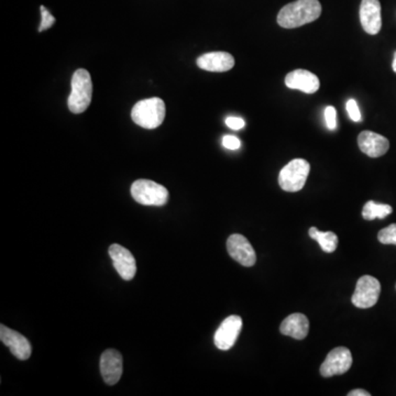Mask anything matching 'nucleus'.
<instances>
[{
    "label": "nucleus",
    "instance_id": "obj_13",
    "mask_svg": "<svg viewBox=\"0 0 396 396\" xmlns=\"http://www.w3.org/2000/svg\"><path fill=\"white\" fill-rule=\"evenodd\" d=\"M100 372L108 385H115L123 376V355L115 349H108L100 357Z\"/></svg>",
    "mask_w": 396,
    "mask_h": 396
},
{
    "label": "nucleus",
    "instance_id": "obj_11",
    "mask_svg": "<svg viewBox=\"0 0 396 396\" xmlns=\"http://www.w3.org/2000/svg\"><path fill=\"white\" fill-rule=\"evenodd\" d=\"M0 339L4 345L11 349V353L19 360H28L32 353V348L29 340L15 330L6 327L5 325L0 326Z\"/></svg>",
    "mask_w": 396,
    "mask_h": 396
},
{
    "label": "nucleus",
    "instance_id": "obj_3",
    "mask_svg": "<svg viewBox=\"0 0 396 396\" xmlns=\"http://www.w3.org/2000/svg\"><path fill=\"white\" fill-rule=\"evenodd\" d=\"M93 82L90 73L84 69H77L72 77V92L69 96V109L73 114H82L90 105Z\"/></svg>",
    "mask_w": 396,
    "mask_h": 396
},
{
    "label": "nucleus",
    "instance_id": "obj_7",
    "mask_svg": "<svg viewBox=\"0 0 396 396\" xmlns=\"http://www.w3.org/2000/svg\"><path fill=\"white\" fill-rule=\"evenodd\" d=\"M353 364V355L346 347H337L328 353L327 358L320 366V374L324 378L341 376L349 371Z\"/></svg>",
    "mask_w": 396,
    "mask_h": 396
},
{
    "label": "nucleus",
    "instance_id": "obj_6",
    "mask_svg": "<svg viewBox=\"0 0 396 396\" xmlns=\"http://www.w3.org/2000/svg\"><path fill=\"white\" fill-rule=\"evenodd\" d=\"M381 293V284L376 278L371 275L361 276L357 282L355 293L351 302L358 308H370L378 303Z\"/></svg>",
    "mask_w": 396,
    "mask_h": 396
},
{
    "label": "nucleus",
    "instance_id": "obj_25",
    "mask_svg": "<svg viewBox=\"0 0 396 396\" xmlns=\"http://www.w3.org/2000/svg\"><path fill=\"white\" fill-rule=\"evenodd\" d=\"M226 125L233 130H240L245 127V123L243 118L239 117H228L226 119Z\"/></svg>",
    "mask_w": 396,
    "mask_h": 396
},
{
    "label": "nucleus",
    "instance_id": "obj_22",
    "mask_svg": "<svg viewBox=\"0 0 396 396\" xmlns=\"http://www.w3.org/2000/svg\"><path fill=\"white\" fill-rule=\"evenodd\" d=\"M337 113H336L335 107L328 106L325 109V121L327 123V127L329 130H335L337 128Z\"/></svg>",
    "mask_w": 396,
    "mask_h": 396
},
{
    "label": "nucleus",
    "instance_id": "obj_23",
    "mask_svg": "<svg viewBox=\"0 0 396 396\" xmlns=\"http://www.w3.org/2000/svg\"><path fill=\"white\" fill-rule=\"evenodd\" d=\"M346 107H347V111L350 116L351 121H355V123L361 121L362 118H361L360 110H359L358 104L355 100H348Z\"/></svg>",
    "mask_w": 396,
    "mask_h": 396
},
{
    "label": "nucleus",
    "instance_id": "obj_1",
    "mask_svg": "<svg viewBox=\"0 0 396 396\" xmlns=\"http://www.w3.org/2000/svg\"><path fill=\"white\" fill-rule=\"evenodd\" d=\"M322 15L318 0H296L284 6L278 15V23L282 28L294 29L314 22Z\"/></svg>",
    "mask_w": 396,
    "mask_h": 396
},
{
    "label": "nucleus",
    "instance_id": "obj_10",
    "mask_svg": "<svg viewBox=\"0 0 396 396\" xmlns=\"http://www.w3.org/2000/svg\"><path fill=\"white\" fill-rule=\"evenodd\" d=\"M109 256L113 260L116 271L125 281H131L137 273V264L135 257L128 249L121 245H111L109 247Z\"/></svg>",
    "mask_w": 396,
    "mask_h": 396
},
{
    "label": "nucleus",
    "instance_id": "obj_27",
    "mask_svg": "<svg viewBox=\"0 0 396 396\" xmlns=\"http://www.w3.org/2000/svg\"><path fill=\"white\" fill-rule=\"evenodd\" d=\"M392 69H393L394 72L396 73V52L394 53L393 64H392Z\"/></svg>",
    "mask_w": 396,
    "mask_h": 396
},
{
    "label": "nucleus",
    "instance_id": "obj_24",
    "mask_svg": "<svg viewBox=\"0 0 396 396\" xmlns=\"http://www.w3.org/2000/svg\"><path fill=\"white\" fill-rule=\"evenodd\" d=\"M223 146L228 150H238L241 146V141L235 136H225L223 138Z\"/></svg>",
    "mask_w": 396,
    "mask_h": 396
},
{
    "label": "nucleus",
    "instance_id": "obj_20",
    "mask_svg": "<svg viewBox=\"0 0 396 396\" xmlns=\"http://www.w3.org/2000/svg\"><path fill=\"white\" fill-rule=\"evenodd\" d=\"M378 239L383 245H396V224H392L389 227L380 231L378 233Z\"/></svg>",
    "mask_w": 396,
    "mask_h": 396
},
{
    "label": "nucleus",
    "instance_id": "obj_5",
    "mask_svg": "<svg viewBox=\"0 0 396 396\" xmlns=\"http://www.w3.org/2000/svg\"><path fill=\"white\" fill-rule=\"evenodd\" d=\"M133 200L146 206H163L169 200V192L163 185L150 179H138L131 186Z\"/></svg>",
    "mask_w": 396,
    "mask_h": 396
},
{
    "label": "nucleus",
    "instance_id": "obj_17",
    "mask_svg": "<svg viewBox=\"0 0 396 396\" xmlns=\"http://www.w3.org/2000/svg\"><path fill=\"white\" fill-rule=\"evenodd\" d=\"M280 332L282 335L289 336L294 339H305L310 332V322L305 315L295 313L283 320Z\"/></svg>",
    "mask_w": 396,
    "mask_h": 396
},
{
    "label": "nucleus",
    "instance_id": "obj_18",
    "mask_svg": "<svg viewBox=\"0 0 396 396\" xmlns=\"http://www.w3.org/2000/svg\"><path fill=\"white\" fill-rule=\"evenodd\" d=\"M308 233H310V237L312 239L320 243V248L325 252L332 253L337 249L339 239H338L337 235L335 233H332V231H320L316 227H312Z\"/></svg>",
    "mask_w": 396,
    "mask_h": 396
},
{
    "label": "nucleus",
    "instance_id": "obj_2",
    "mask_svg": "<svg viewBox=\"0 0 396 396\" xmlns=\"http://www.w3.org/2000/svg\"><path fill=\"white\" fill-rule=\"evenodd\" d=\"M131 118L133 123L142 128H158L165 118V104L158 97L140 100L133 106Z\"/></svg>",
    "mask_w": 396,
    "mask_h": 396
},
{
    "label": "nucleus",
    "instance_id": "obj_21",
    "mask_svg": "<svg viewBox=\"0 0 396 396\" xmlns=\"http://www.w3.org/2000/svg\"><path fill=\"white\" fill-rule=\"evenodd\" d=\"M40 9H41L42 22L41 26L39 27V32H42V31L50 29L53 26L54 22H55V18L44 6H41Z\"/></svg>",
    "mask_w": 396,
    "mask_h": 396
},
{
    "label": "nucleus",
    "instance_id": "obj_8",
    "mask_svg": "<svg viewBox=\"0 0 396 396\" xmlns=\"http://www.w3.org/2000/svg\"><path fill=\"white\" fill-rule=\"evenodd\" d=\"M241 329H243V320L240 316L233 315L227 317L220 325L214 337L216 347L220 350H229L235 346L238 337L240 335Z\"/></svg>",
    "mask_w": 396,
    "mask_h": 396
},
{
    "label": "nucleus",
    "instance_id": "obj_15",
    "mask_svg": "<svg viewBox=\"0 0 396 396\" xmlns=\"http://www.w3.org/2000/svg\"><path fill=\"white\" fill-rule=\"evenodd\" d=\"M197 65L208 72H227L235 67V59L227 52H210L200 55L197 59Z\"/></svg>",
    "mask_w": 396,
    "mask_h": 396
},
{
    "label": "nucleus",
    "instance_id": "obj_16",
    "mask_svg": "<svg viewBox=\"0 0 396 396\" xmlns=\"http://www.w3.org/2000/svg\"><path fill=\"white\" fill-rule=\"evenodd\" d=\"M285 85L291 90L314 94L320 90V79L314 73L306 69H295L285 77Z\"/></svg>",
    "mask_w": 396,
    "mask_h": 396
},
{
    "label": "nucleus",
    "instance_id": "obj_9",
    "mask_svg": "<svg viewBox=\"0 0 396 396\" xmlns=\"http://www.w3.org/2000/svg\"><path fill=\"white\" fill-rule=\"evenodd\" d=\"M227 250L229 256L237 261L238 264L241 266H254L257 262V254L252 245L249 243L247 238L243 237V235L235 233L228 238L227 240Z\"/></svg>",
    "mask_w": 396,
    "mask_h": 396
},
{
    "label": "nucleus",
    "instance_id": "obj_26",
    "mask_svg": "<svg viewBox=\"0 0 396 396\" xmlns=\"http://www.w3.org/2000/svg\"><path fill=\"white\" fill-rule=\"evenodd\" d=\"M371 394L369 392L364 391V390H353V391L349 392L348 396H370Z\"/></svg>",
    "mask_w": 396,
    "mask_h": 396
},
{
    "label": "nucleus",
    "instance_id": "obj_4",
    "mask_svg": "<svg viewBox=\"0 0 396 396\" xmlns=\"http://www.w3.org/2000/svg\"><path fill=\"white\" fill-rule=\"evenodd\" d=\"M310 165L304 158H294L279 174V184L285 192H299L306 183Z\"/></svg>",
    "mask_w": 396,
    "mask_h": 396
},
{
    "label": "nucleus",
    "instance_id": "obj_19",
    "mask_svg": "<svg viewBox=\"0 0 396 396\" xmlns=\"http://www.w3.org/2000/svg\"><path fill=\"white\" fill-rule=\"evenodd\" d=\"M393 208L388 204H378V203L370 200L364 205L362 210V217L366 220L384 219L391 215Z\"/></svg>",
    "mask_w": 396,
    "mask_h": 396
},
{
    "label": "nucleus",
    "instance_id": "obj_14",
    "mask_svg": "<svg viewBox=\"0 0 396 396\" xmlns=\"http://www.w3.org/2000/svg\"><path fill=\"white\" fill-rule=\"evenodd\" d=\"M358 144L361 151L370 158H380L388 152L390 142L385 137L372 132L362 131L358 137Z\"/></svg>",
    "mask_w": 396,
    "mask_h": 396
},
{
    "label": "nucleus",
    "instance_id": "obj_12",
    "mask_svg": "<svg viewBox=\"0 0 396 396\" xmlns=\"http://www.w3.org/2000/svg\"><path fill=\"white\" fill-rule=\"evenodd\" d=\"M360 22L363 30L376 36L382 28L381 4L378 0H362L360 6Z\"/></svg>",
    "mask_w": 396,
    "mask_h": 396
}]
</instances>
